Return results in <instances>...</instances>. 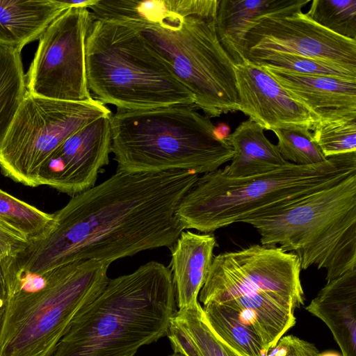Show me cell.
Segmentation results:
<instances>
[{
  "label": "cell",
  "mask_w": 356,
  "mask_h": 356,
  "mask_svg": "<svg viewBox=\"0 0 356 356\" xmlns=\"http://www.w3.org/2000/svg\"><path fill=\"white\" fill-rule=\"evenodd\" d=\"M245 60L259 66L312 76H326L356 79V65L281 52L252 53Z\"/></svg>",
  "instance_id": "484cf974"
},
{
  "label": "cell",
  "mask_w": 356,
  "mask_h": 356,
  "mask_svg": "<svg viewBox=\"0 0 356 356\" xmlns=\"http://www.w3.org/2000/svg\"><path fill=\"white\" fill-rule=\"evenodd\" d=\"M166 335L174 353L184 356H238L210 329L199 302L175 312Z\"/></svg>",
  "instance_id": "603a6c76"
},
{
  "label": "cell",
  "mask_w": 356,
  "mask_h": 356,
  "mask_svg": "<svg viewBox=\"0 0 356 356\" xmlns=\"http://www.w3.org/2000/svg\"><path fill=\"white\" fill-rule=\"evenodd\" d=\"M356 174V152L314 165L288 162L270 172L241 178L222 169L198 177L176 215L183 229L208 234L289 204Z\"/></svg>",
  "instance_id": "3957f363"
},
{
  "label": "cell",
  "mask_w": 356,
  "mask_h": 356,
  "mask_svg": "<svg viewBox=\"0 0 356 356\" xmlns=\"http://www.w3.org/2000/svg\"><path fill=\"white\" fill-rule=\"evenodd\" d=\"M222 304L238 312L243 321L259 336L267 353L296 322L293 306L268 294L240 296Z\"/></svg>",
  "instance_id": "7402d4cb"
},
{
  "label": "cell",
  "mask_w": 356,
  "mask_h": 356,
  "mask_svg": "<svg viewBox=\"0 0 356 356\" xmlns=\"http://www.w3.org/2000/svg\"><path fill=\"white\" fill-rule=\"evenodd\" d=\"M218 2L185 17H172L157 24L127 25L143 36L192 93L195 106L209 118L238 111L234 63L216 29Z\"/></svg>",
  "instance_id": "ba28073f"
},
{
  "label": "cell",
  "mask_w": 356,
  "mask_h": 356,
  "mask_svg": "<svg viewBox=\"0 0 356 356\" xmlns=\"http://www.w3.org/2000/svg\"><path fill=\"white\" fill-rule=\"evenodd\" d=\"M111 115L86 124L63 142L40 168L38 186L73 197L95 186L99 173L109 163Z\"/></svg>",
  "instance_id": "4fadbf2b"
},
{
  "label": "cell",
  "mask_w": 356,
  "mask_h": 356,
  "mask_svg": "<svg viewBox=\"0 0 356 356\" xmlns=\"http://www.w3.org/2000/svg\"><path fill=\"white\" fill-rule=\"evenodd\" d=\"M260 67L290 97L306 108L318 123L356 119V79L303 75Z\"/></svg>",
  "instance_id": "9a60e30c"
},
{
  "label": "cell",
  "mask_w": 356,
  "mask_h": 356,
  "mask_svg": "<svg viewBox=\"0 0 356 356\" xmlns=\"http://www.w3.org/2000/svg\"><path fill=\"white\" fill-rule=\"evenodd\" d=\"M85 66L92 98L117 110L195 104L192 93L131 26L92 17Z\"/></svg>",
  "instance_id": "5b68a950"
},
{
  "label": "cell",
  "mask_w": 356,
  "mask_h": 356,
  "mask_svg": "<svg viewBox=\"0 0 356 356\" xmlns=\"http://www.w3.org/2000/svg\"><path fill=\"white\" fill-rule=\"evenodd\" d=\"M316 356H342V355H340L337 352L325 351V352H323L321 353H318V354Z\"/></svg>",
  "instance_id": "e575fe53"
},
{
  "label": "cell",
  "mask_w": 356,
  "mask_h": 356,
  "mask_svg": "<svg viewBox=\"0 0 356 356\" xmlns=\"http://www.w3.org/2000/svg\"><path fill=\"white\" fill-rule=\"evenodd\" d=\"M273 131L278 139L277 147L284 160L297 165H314L327 161L309 129L289 127Z\"/></svg>",
  "instance_id": "f1b7e54d"
},
{
  "label": "cell",
  "mask_w": 356,
  "mask_h": 356,
  "mask_svg": "<svg viewBox=\"0 0 356 356\" xmlns=\"http://www.w3.org/2000/svg\"><path fill=\"white\" fill-rule=\"evenodd\" d=\"M198 177L186 170L116 171L52 213L49 229L29 242L10 266L42 275L76 261L111 264L144 250L170 248L184 231L177 207Z\"/></svg>",
  "instance_id": "6da1fadb"
},
{
  "label": "cell",
  "mask_w": 356,
  "mask_h": 356,
  "mask_svg": "<svg viewBox=\"0 0 356 356\" xmlns=\"http://www.w3.org/2000/svg\"><path fill=\"white\" fill-rule=\"evenodd\" d=\"M313 137L326 158L356 152V119L318 123Z\"/></svg>",
  "instance_id": "f546056e"
},
{
  "label": "cell",
  "mask_w": 356,
  "mask_h": 356,
  "mask_svg": "<svg viewBox=\"0 0 356 356\" xmlns=\"http://www.w3.org/2000/svg\"><path fill=\"white\" fill-rule=\"evenodd\" d=\"M216 240L213 234L182 231L171 252L170 271L179 309L198 302L213 261Z\"/></svg>",
  "instance_id": "2e32d148"
},
{
  "label": "cell",
  "mask_w": 356,
  "mask_h": 356,
  "mask_svg": "<svg viewBox=\"0 0 356 356\" xmlns=\"http://www.w3.org/2000/svg\"><path fill=\"white\" fill-rule=\"evenodd\" d=\"M8 300V293L3 271L0 263V329Z\"/></svg>",
  "instance_id": "d6a6232c"
},
{
  "label": "cell",
  "mask_w": 356,
  "mask_h": 356,
  "mask_svg": "<svg viewBox=\"0 0 356 356\" xmlns=\"http://www.w3.org/2000/svg\"><path fill=\"white\" fill-rule=\"evenodd\" d=\"M111 110L95 99L69 102L26 92L0 146L1 173L26 186L37 187L40 168L68 137Z\"/></svg>",
  "instance_id": "9c48e42d"
},
{
  "label": "cell",
  "mask_w": 356,
  "mask_h": 356,
  "mask_svg": "<svg viewBox=\"0 0 356 356\" xmlns=\"http://www.w3.org/2000/svg\"><path fill=\"white\" fill-rule=\"evenodd\" d=\"M316 346L293 335L282 337L266 356H316Z\"/></svg>",
  "instance_id": "4dcf8cb0"
},
{
  "label": "cell",
  "mask_w": 356,
  "mask_h": 356,
  "mask_svg": "<svg viewBox=\"0 0 356 356\" xmlns=\"http://www.w3.org/2000/svg\"><path fill=\"white\" fill-rule=\"evenodd\" d=\"M310 0H219L216 16L218 39L234 63H243L246 31L259 19L302 10Z\"/></svg>",
  "instance_id": "ac0fdd59"
},
{
  "label": "cell",
  "mask_w": 356,
  "mask_h": 356,
  "mask_svg": "<svg viewBox=\"0 0 356 356\" xmlns=\"http://www.w3.org/2000/svg\"><path fill=\"white\" fill-rule=\"evenodd\" d=\"M65 10L60 0H0V44L21 53Z\"/></svg>",
  "instance_id": "d6986e66"
},
{
  "label": "cell",
  "mask_w": 356,
  "mask_h": 356,
  "mask_svg": "<svg viewBox=\"0 0 356 356\" xmlns=\"http://www.w3.org/2000/svg\"><path fill=\"white\" fill-rule=\"evenodd\" d=\"M110 264L86 259L44 273L33 292L8 297L0 329V356H50L75 317L102 292Z\"/></svg>",
  "instance_id": "52a82bcc"
},
{
  "label": "cell",
  "mask_w": 356,
  "mask_h": 356,
  "mask_svg": "<svg viewBox=\"0 0 356 356\" xmlns=\"http://www.w3.org/2000/svg\"><path fill=\"white\" fill-rule=\"evenodd\" d=\"M305 14L334 34L356 40V0H314Z\"/></svg>",
  "instance_id": "83f0119b"
},
{
  "label": "cell",
  "mask_w": 356,
  "mask_h": 356,
  "mask_svg": "<svg viewBox=\"0 0 356 356\" xmlns=\"http://www.w3.org/2000/svg\"><path fill=\"white\" fill-rule=\"evenodd\" d=\"M195 105H173L111 115V152L118 172L215 171L232 160L227 138L218 140L209 117Z\"/></svg>",
  "instance_id": "277c9868"
},
{
  "label": "cell",
  "mask_w": 356,
  "mask_h": 356,
  "mask_svg": "<svg viewBox=\"0 0 356 356\" xmlns=\"http://www.w3.org/2000/svg\"><path fill=\"white\" fill-rule=\"evenodd\" d=\"M210 329L225 346L239 356H266L268 353L254 330L244 323L238 312L222 303L202 307Z\"/></svg>",
  "instance_id": "cb8c5ba5"
},
{
  "label": "cell",
  "mask_w": 356,
  "mask_h": 356,
  "mask_svg": "<svg viewBox=\"0 0 356 356\" xmlns=\"http://www.w3.org/2000/svg\"><path fill=\"white\" fill-rule=\"evenodd\" d=\"M168 356H184V355H183L180 353H173L172 355H168Z\"/></svg>",
  "instance_id": "d590c367"
},
{
  "label": "cell",
  "mask_w": 356,
  "mask_h": 356,
  "mask_svg": "<svg viewBox=\"0 0 356 356\" xmlns=\"http://www.w3.org/2000/svg\"><path fill=\"white\" fill-rule=\"evenodd\" d=\"M271 51L356 65V40L324 29L302 10L264 16L246 31L243 56Z\"/></svg>",
  "instance_id": "7c38bea8"
},
{
  "label": "cell",
  "mask_w": 356,
  "mask_h": 356,
  "mask_svg": "<svg viewBox=\"0 0 356 356\" xmlns=\"http://www.w3.org/2000/svg\"><path fill=\"white\" fill-rule=\"evenodd\" d=\"M213 134L218 140H226L230 135V128L225 123H219L217 126H215Z\"/></svg>",
  "instance_id": "836d02e7"
},
{
  "label": "cell",
  "mask_w": 356,
  "mask_h": 356,
  "mask_svg": "<svg viewBox=\"0 0 356 356\" xmlns=\"http://www.w3.org/2000/svg\"><path fill=\"white\" fill-rule=\"evenodd\" d=\"M298 257L280 247L251 245L214 256L200 300L222 303L240 296L268 294L296 309L304 305Z\"/></svg>",
  "instance_id": "30bf717a"
},
{
  "label": "cell",
  "mask_w": 356,
  "mask_h": 356,
  "mask_svg": "<svg viewBox=\"0 0 356 356\" xmlns=\"http://www.w3.org/2000/svg\"><path fill=\"white\" fill-rule=\"evenodd\" d=\"M239 356V355H238Z\"/></svg>",
  "instance_id": "8d00e7d4"
},
{
  "label": "cell",
  "mask_w": 356,
  "mask_h": 356,
  "mask_svg": "<svg viewBox=\"0 0 356 356\" xmlns=\"http://www.w3.org/2000/svg\"><path fill=\"white\" fill-rule=\"evenodd\" d=\"M26 92L21 53L0 44V146Z\"/></svg>",
  "instance_id": "d4e9b609"
},
{
  "label": "cell",
  "mask_w": 356,
  "mask_h": 356,
  "mask_svg": "<svg viewBox=\"0 0 356 356\" xmlns=\"http://www.w3.org/2000/svg\"><path fill=\"white\" fill-rule=\"evenodd\" d=\"M53 214L45 213L0 188V226L30 242L51 227Z\"/></svg>",
  "instance_id": "4316f807"
},
{
  "label": "cell",
  "mask_w": 356,
  "mask_h": 356,
  "mask_svg": "<svg viewBox=\"0 0 356 356\" xmlns=\"http://www.w3.org/2000/svg\"><path fill=\"white\" fill-rule=\"evenodd\" d=\"M245 222L261 245L294 253L302 270L315 266L336 279L356 269V174Z\"/></svg>",
  "instance_id": "8992f818"
},
{
  "label": "cell",
  "mask_w": 356,
  "mask_h": 356,
  "mask_svg": "<svg viewBox=\"0 0 356 356\" xmlns=\"http://www.w3.org/2000/svg\"><path fill=\"white\" fill-rule=\"evenodd\" d=\"M175 306L170 268L147 262L109 279L50 356H134L143 346L167 334Z\"/></svg>",
  "instance_id": "7a4b0ae2"
},
{
  "label": "cell",
  "mask_w": 356,
  "mask_h": 356,
  "mask_svg": "<svg viewBox=\"0 0 356 356\" xmlns=\"http://www.w3.org/2000/svg\"><path fill=\"white\" fill-rule=\"evenodd\" d=\"M28 242L0 226V262L16 257Z\"/></svg>",
  "instance_id": "1f68e13d"
},
{
  "label": "cell",
  "mask_w": 356,
  "mask_h": 356,
  "mask_svg": "<svg viewBox=\"0 0 356 356\" xmlns=\"http://www.w3.org/2000/svg\"><path fill=\"white\" fill-rule=\"evenodd\" d=\"M305 309L329 327L342 356H356V269L327 281Z\"/></svg>",
  "instance_id": "e0dca14e"
},
{
  "label": "cell",
  "mask_w": 356,
  "mask_h": 356,
  "mask_svg": "<svg viewBox=\"0 0 356 356\" xmlns=\"http://www.w3.org/2000/svg\"><path fill=\"white\" fill-rule=\"evenodd\" d=\"M264 129L248 119L240 124L227 140L234 154L231 163L222 171L229 177L241 178L264 174L288 162L277 145L265 136Z\"/></svg>",
  "instance_id": "44dd1931"
},
{
  "label": "cell",
  "mask_w": 356,
  "mask_h": 356,
  "mask_svg": "<svg viewBox=\"0 0 356 356\" xmlns=\"http://www.w3.org/2000/svg\"><path fill=\"white\" fill-rule=\"evenodd\" d=\"M91 20L88 8L76 7L53 21L39 39L26 75L28 92L69 102L92 99L85 66V43Z\"/></svg>",
  "instance_id": "8fae6325"
},
{
  "label": "cell",
  "mask_w": 356,
  "mask_h": 356,
  "mask_svg": "<svg viewBox=\"0 0 356 356\" xmlns=\"http://www.w3.org/2000/svg\"><path fill=\"white\" fill-rule=\"evenodd\" d=\"M238 111L273 131L289 127L314 130L318 123L302 104L294 100L261 67L247 60L234 64Z\"/></svg>",
  "instance_id": "5bb4252c"
},
{
  "label": "cell",
  "mask_w": 356,
  "mask_h": 356,
  "mask_svg": "<svg viewBox=\"0 0 356 356\" xmlns=\"http://www.w3.org/2000/svg\"><path fill=\"white\" fill-rule=\"evenodd\" d=\"M216 0H97L88 7L93 19L126 25L157 24L205 11Z\"/></svg>",
  "instance_id": "ffe728a7"
}]
</instances>
